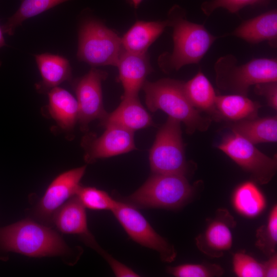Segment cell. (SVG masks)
Segmentation results:
<instances>
[{"mask_svg": "<svg viewBox=\"0 0 277 277\" xmlns=\"http://www.w3.org/2000/svg\"><path fill=\"white\" fill-rule=\"evenodd\" d=\"M233 269L239 277H264L263 263H260L244 251L233 254Z\"/></svg>", "mask_w": 277, "mask_h": 277, "instance_id": "obj_29", "label": "cell"}, {"mask_svg": "<svg viewBox=\"0 0 277 277\" xmlns=\"http://www.w3.org/2000/svg\"><path fill=\"white\" fill-rule=\"evenodd\" d=\"M236 225L234 217L227 209L219 208L213 218L208 220L205 230L196 237L197 248L211 258L222 256L232 247V230Z\"/></svg>", "mask_w": 277, "mask_h": 277, "instance_id": "obj_11", "label": "cell"}, {"mask_svg": "<svg viewBox=\"0 0 277 277\" xmlns=\"http://www.w3.org/2000/svg\"><path fill=\"white\" fill-rule=\"evenodd\" d=\"M264 277L277 276V254L276 252L269 256L268 260L263 263Z\"/></svg>", "mask_w": 277, "mask_h": 277, "instance_id": "obj_33", "label": "cell"}, {"mask_svg": "<svg viewBox=\"0 0 277 277\" xmlns=\"http://www.w3.org/2000/svg\"><path fill=\"white\" fill-rule=\"evenodd\" d=\"M75 195L85 207L91 210L112 211L118 202L107 192L91 187L80 186Z\"/></svg>", "mask_w": 277, "mask_h": 277, "instance_id": "obj_27", "label": "cell"}, {"mask_svg": "<svg viewBox=\"0 0 277 277\" xmlns=\"http://www.w3.org/2000/svg\"><path fill=\"white\" fill-rule=\"evenodd\" d=\"M195 191L186 176L153 173L126 203L137 208L175 209L189 203Z\"/></svg>", "mask_w": 277, "mask_h": 277, "instance_id": "obj_5", "label": "cell"}, {"mask_svg": "<svg viewBox=\"0 0 277 277\" xmlns=\"http://www.w3.org/2000/svg\"><path fill=\"white\" fill-rule=\"evenodd\" d=\"M271 0H209L203 2L201 6L203 12L209 16L216 9L222 8L231 13H237L248 6L265 5Z\"/></svg>", "mask_w": 277, "mask_h": 277, "instance_id": "obj_30", "label": "cell"}, {"mask_svg": "<svg viewBox=\"0 0 277 277\" xmlns=\"http://www.w3.org/2000/svg\"><path fill=\"white\" fill-rule=\"evenodd\" d=\"M123 50L121 38L101 22L88 18L82 24L78 31V60L92 66H116Z\"/></svg>", "mask_w": 277, "mask_h": 277, "instance_id": "obj_6", "label": "cell"}, {"mask_svg": "<svg viewBox=\"0 0 277 277\" xmlns=\"http://www.w3.org/2000/svg\"><path fill=\"white\" fill-rule=\"evenodd\" d=\"M116 66L118 70V81L124 90L123 96H138L146 77L152 71L147 53H134L124 50Z\"/></svg>", "mask_w": 277, "mask_h": 277, "instance_id": "obj_14", "label": "cell"}, {"mask_svg": "<svg viewBox=\"0 0 277 277\" xmlns=\"http://www.w3.org/2000/svg\"><path fill=\"white\" fill-rule=\"evenodd\" d=\"M254 91L258 95L264 96L268 105L274 110L277 109V82L262 83L254 86Z\"/></svg>", "mask_w": 277, "mask_h": 277, "instance_id": "obj_31", "label": "cell"}, {"mask_svg": "<svg viewBox=\"0 0 277 277\" xmlns=\"http://www.w3.org/2000/svg\"><path fill=\"white\" fill-rule=\"evenodd\" d=\"M112 212L134 241L157 251L164 262L171 263L175 260L177 253L174 246L153 229L135 207L118 201Z\"/></svg>", "mask_w": 277, "mask_h": 277, "instance_id": "obj_9", "label": "cell"}, {"mask_svg": "<svg viewBox=\"0 0 277 277\" xmlns=\"http://www.w3.org/2000/svg\"><path fill=\"white\" fill-rule=\"evenodd\" d=\"M0 248L33 257L64 255L69 251L55 231L28 219L0 228Z\"/></svg>", "mask_w": 277, "mask_h": 277, "instance_id": "obj_3", "label": "cell"}, {"mask_svg": "<svg viewBox=\"0 0 277 277\" xmlns=\"http://www.w3.org/2000/svg\"><path fill=\"white\" fill-rule=\"evenodd\" d=\"M217 86L233 94L247 96L250 86L277 82L276 58H258L238 65L231 54L220 57L214 66Z\"/></svg>", "mask_w": 277, "mask_h": 277, "instance_id": "obj_4", "label": "cell"}, {"mask_svg": "<svg viewBox=\"0 0 277 277\" xmlns=\"http://www.w3.org/2000/svg\"><path fill=\"white\" fill-rule=\"evenodd\" d=\"M98 137H85L83 141L86 152L85 161L92 163L99 159L125 153L136 149L134 132L124 128L110 125Z\"/></svg>", "mask_w": 277, "mask_h": 277, "instance_id": "obj_12", "label": "cell"}, {"mask_svg": "<svg viewBox=\"0 0 277 277\" xmlns=\"http://www.w3.org/2000/svg\"><path fill=\"white\" fill-rule=\"evenodd\" d=\"M255 246L268 257L276 252L277 246V205L269 212L267 222L256 231Z\"/></svg>", "mask_w": 277, "mask_h": 277, "instance_id": "obj_26", "label": "cell"}, {"mask_svg": "<svg viewBox=\"0 0 277 277\" xmlns=\"http://www.w3.org/2000/svg\"><path fill=\"white\" fill-rule=\"evenodd\" d=\"M167 271L176 277H213L223 275L224 270L219 265L209 263L184 264L169 267Z\"/></svg>", "mask_w": 277, "mask_h": 277, "instance_id": "obj_28", "label": "cell"}, {"mask_svg": "<svg viewBox=\"0 0 277 277\" xmlns=\"http://www.w3.org/2000/svg\"><path fill=\"white\" fill-rule=\"evenodd\" d=\"M167 27H169L167 19L136 22L121 38L123 49L134 53H147L149 47Z\"/></svg>", "mask_w": 277, "mask_h": 277, "instance_id": "obj_19", "label": "cell"}, {"mask_svg": "<svg viewBox=\"0 0 277 277\" xmlns=\"http://www.w3.org/2000/svg\"><path fill=\"white\" fill-rule=\"evenodd\" d=\"M149 158L153 173L186 176L193 169L186 159L180 121L168 116L156 134Z\"/></svg>", "mask_w": 277, "mask_h": 277, "instance_id": "obj_7", "label": "cell"}, {"mask_svg": "<svg viewBox=\"0 0 277 277\" xmlns=\"http://www.w3.org/2000/svg\"><path fill=\"white\" fill-rule=\"evenodd\" d=\"M86 168L83 166L69 170L52 181L37 206L36 214L41 219L50 220L66 201L75 195Z\"/></svg>", "mask_w": 277, "mask_h": 277, "instance_id": "obj_13", "label": "cell"}, {"mask_svg": "<svg viewBox=\"0 0 277 277\" xmlns=\"http://www.w3.org/2000/svg\"><path fill=\"white\" fill-rule=\"evenodd\" d=\"M108 76L103 70L92 68L76 81L74 88L78 107V121L83 131L95 119L103 118L108 113L103 102L102 83Z\"/></svg>", "mask_w": 277, "mask_h": 277, "instance_id": "obj_10", "label": "cell"}, {"mask_svg": "<svg viewBox=\"0 0 277 277\" xmlns=\"http://www.w3.org/2000/svg\"><path fill=\"white\" fill-rule=\"evenodd\" d=\"M3 31L2 27L0 26V48L6 46V44L5 41V38L3 35ZM2 65V62L0 61V66Z\"/></svg>", "mask_w": 277, "mask_h": 277, "instance_id": "obj_34", "label": "cell"}, {"mask_svg": "<svg viewBox=\"0 0 277 277\" xmlns=\"http://www.w3.org/2000/svg\"><path fill=\"white\" fill-rule=\"evenodd\" d=\"M217 147L258 184H268L276 173V155L270 157L236 133L232 132L226 135Z\"/></svg>", "mask_w": 277, "mask_h": 277, "instance_id": "obj_8", "label": "cell"}, {"mask_svg": "<svg viewBox=\"0 0 277 277\" xmlns=\"http://www.w3.org/2000/svg\"><path fill=\"white\" fill-rule=\"evenodd\" d=\"M232 201L238 212L250 218L259 215L266 206L264 194L252 181L239 185L234 191Z\"/></svg>", "mask_w": 277, "mask_h": 277, "instance_id": "obj_24", "label": "cell"}, {"mask_svg": "<svg viewBox=\"0 0 277 277\" xmlns=\"http://www.w3.org/2000/svg\"><path fill=\"white\" fill-rule=\"evenodd\" d=\"M184 88L194 107L219 120L215 105L216 95L210 82L201 71L191 80L184 83Z\"/></svg>", "mask_w": 277, "mask_h": 277, "instance_id": "obj_22", "label": "cell"}, {"mask_svg": "<svg viewBox=\"0 0 277 277\" xmlns=\"http://www.w3.org/2000/svg\"><path fill=\"white\" fill-rule=\"evenodd\" d=\"M49 112L58 126L71 130L78 121V107L76 99L66 90L57 87L48 92Z\"/></svg>", "mask_w": 277, "mask_h": 277, "instance_id": "obj_20", "label": "cell"}, {"mask_svg": "<svg viewBox=\"0 0 277 277\" xmlns=\"http://www.w3.org/2000/svg\"><path fill=\"white\" fill-rule=\"evenodd\" d=\"M101 125L120 126L132 132L153 125L151 116L142 106L138 96H124L113 112L100 120Z\"/></svg>", "mask_w": 277, "mask_h": 277, "instance_id": "obj_16", "label": "cell"}, {"mask_svg": "<svg viewBox=\"0 0 277 277\" xmlns=\"http://www.w3.org/2000/svg\"><path fill=\"white\" fill-rule=\"evenodd\" d=\"M52 220L61 232L79 235L94 249H100L88 230L85 207L76 195L56 211Z\"/></svg>", "mask_w": 277, "mask_h": 277, "instance_id": "obj_15", "label": "cell"}, {"mask_svg": "<svg viewBox=\"0 0 277 277\" xmlns=\"http://www.w3.org/2000/svg\"><path fill=\"white\" fill-rule=\"evenodd\" d=\"M231 128L232 132L254 145L277 141L276 116L256 117L235 122Z\"/></svg>", "mask_w": 277, "mask_h": 277, "instance_id": "obj_23", "label": "cell"}, {"mask_svg": "<svg viewBox=\"0 0 277 277\" xmlns=\"http://www.w3.org/2000/svg\"><path fill=\"white\" fill-rule=\"evenodd\" d=\"M167 21L169 27L173 28L174 46L171 53H165L159 58L160 67L165 72L198 64L219 38L203 25L189 21L185 10L178 5L170 9Z\"/></svg>", "mask_w": 277, "mask_h": 277, "instance_id": "obj_1", "label": "cell"}, {"mask_svg": "<svg viewBox=\"0 0 277 277\" xmlns=\"http://www.w3.org/2000/svg\"><path fill=\"white\" fill-rule=\"evenodd\" d=\"M255 44L267 41L272 47L277 45V11L272 9L243 22L230 33Z\"/></svg>", "mask_w": 277, "mask_h": 277, "instance_id": "obj_17", "label": "cell"}, {"mask_svg": "<svg viewBox=\"0 0 277 277\" xmlns=\"http://www.w3.org/2000/svg\"><path fill=\"white\" fill-rule=\"evenodd\" d=\"M143 0H130L131 4L135 9L137 8Z\"/></svg>", "mask_w": 277, "mask_h": 277, "instance_id": "obj_35", "label": "cell"}, {"mask_svg": "<svg viewBox=\"0 0 277 277\" xmlns=\"http://www.w3.org/2000/svg\"><path fill=\"white\" fill-rule=\"evenodd\" d=\"M184 83L170 78L154 82L146 81L142 87L146 104L152 112L162 110L168 116L183 123L189 134L196 131H205L212 119L202 116L193 106L185 92Z\"/></svg>", "mask_w": 277, "mask_h": 277, "instance_id": "obj_2", "label": "cell"}, {"mask_svg": "<svg viewBox=\"0 0 277 277\" xmlns=\"http://www.w3.org/2000/svg\"><path fill=\"white\" fill-rule=\"evenodd\" d=\"M102 255L109 264L113 272L116 276H138V274L133 271L128 267L113 259L105 252Z\"/></svg>", "mask_w": 277, "mask_h": 277, "instance_id": "obj_32", "label": "cell"}, {"mask_svg": "<svg viewBox=\"0 0 277 277\" xmlns=\"http://www.w3.org/2000/svg\"><path fill=\"white\" fill-rule=\"evenodd\" d=\"M35 58L42 77V81L35 85L38 92H48L63 82L70 80L71 68L65 57L45 53L35 55Z\"/></svg>", "mask_w": 277, "mask_h": 277, "instance_id": "obj_18", "label": "cell"}, {"mask_svg": "<svg viewBox=\"0 0 277 277\" xmlns=\"http://www.w3.org/2000/svg\"><path fill=\"white\" fill-rule=\"evenodd\" d=\"M215 105L219 120L235 122L256 118L261 107L247 96L236 94L216 95Z\"/></svg>", "mask_w": 277, "mask_h": 277, "instance_id": "obj_21", "label": "cell"}, {"mask_svg": "<svg viewBox=\"0 0 277 277\" xmlns=\"http://www.w3.org/2000/svg\"><path fill=\"white\" fill-rule=\"evenodd\" d=\"M69 0H23L15 13L2 26L4 33L12 35L25 20Z\"/></svg>", "mask_w": 277, "mask_h": 277, "instance_id": "obj_25", "label": "cell"}]
</instances>
